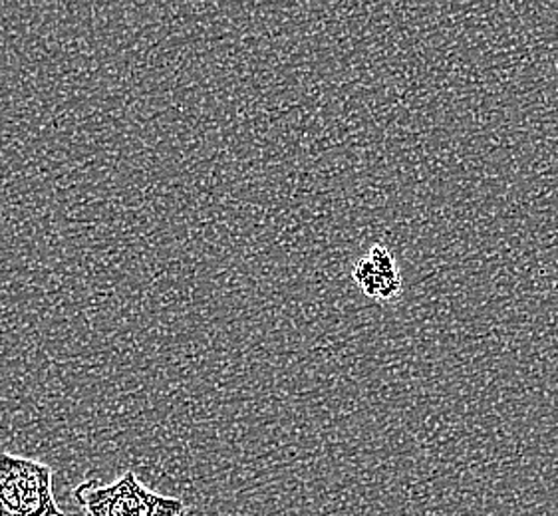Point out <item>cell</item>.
<instances>
[{"label":"cell","instance_id":"7a4b0ae2","mask_svg":"<svg viewBox=\"0 0 558 516\" xmlns=\"http://www.w3.org/2000/svg\"><path fill=\"white\" fill-rule=\"evenodd\" d=\"M84 516H154L163 494L147 489L134 471L123 472L113 483L88 479L72 491Z\"/></svg>","mask_w":558,"mask_h":516},{"label":"cell","instance_id":"277c9868","mask_svg":"<svg viewBox=\"0 0 558 516\" xmlns=\"http://www.w3.org/2000/svg\"><path fill=\"white\" fill-rule=\"evenodd\" d=\"M190 515V506L185 505L181 499L175 496H161V501L157 503L154 516H187Z\"/></svg>","mask_w":558,"mask_h":516},{"label":"cell","instance_id":"6da1fadb","mask_svg":"<svg viewBox=\"0 0 558 516\" xmlns=\"http://www.w3.org/2000/svg\"><path fill=\"white\" fill-rule=\"evenodd\" d=\"M52 481L50 465L0 451V516H68L58 506Z\"/></svg>","mask_w":558,"mask_h":516},{"label":"cell","instance_id":"3957f363","mask_svg":"<svg viewBox=\"0 0 558 516\" xmlns=\"http://www.w3.org/2000/svg\"><path fill=\"white\" fill-rule=\"evenodd\" d=\"M352 279L357 288L378 303H390L402 294V270L396 257L381 245L368 250V255L357 260L352 270Z\"/></svg>","mask_w":558,"mask_h":516}]
</instances>
